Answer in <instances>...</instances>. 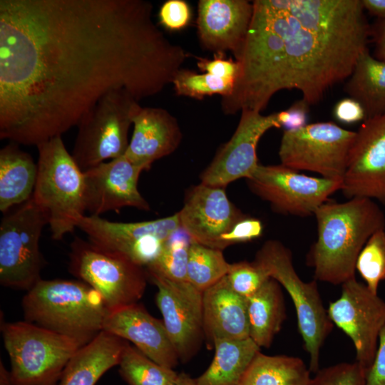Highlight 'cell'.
<instances>
[{
    "mask_svg": "<svg viewBox=\"0 0 385 385\" xmlns=\"http://www.w3.org/2000/svg\"><path fill=\"white\" fill-rule=\"evenodd\" d=\"M140 106L127 91L117 89L82 116L71 155L83 171L125 153L133 115Z\"/></svg>",
    "mask_w": 385,
    "mask_h": 385,
    "instance_id": "obj_9",
    "label": "cell"
},
{
    "mask_svg": "<svg viewBox=\"0 0 385 385\" xmlns=\"http://www.w3.org/2000/svg\"><path fill=\"white\" fill-rule=\"evenodd\" d=\"M365 385H385V325L380 332L377 349L366 373Z\"/></svg>",
    "mask_w": 385,
    "mask_h": 385,
    "instance_id": "obj_41",
    "label": "cell"
},
{
    "mask_svg": "<svg viewBox=\"0 0 385 385\" xmlns=\"http://www.w3.org/2000/svg\"><path fill=\"white\" fill-rule=\"evenodd\" d=\"M253 262L290 296L304 348L309 355V369L316 374L319 369L321 348L334 325L323 305L317 280L306 282L299 277L290 250L277 240L265 242Z\"/></svg>",
    "mask_w": 385,
    "mask_h": 385,
    "instance_id": "obj_7",
    "label": "cell"
},
{
    "mask_svg": "<svg viewBox=\"0 0 385 385\" xmlns=\"http://www.w3.org/2000/svg\"><path fill=\"white\" fill-rule=\"evenodd\" d=\"M263 225L262 222L247 215L238 220L232 230L222 240L221 248L223 250L227 247L236 244L251 241L262 235Z\"/></svg>",
    "mask_w": 385,
    "mask_h": 385,
    "instance_id": "obj_38",
    "label": "cell"
},
{
    "mask_svg": "<svg viewBox=\"0 0 385 385\" xmlns=\"http://www.w3.org/2000/svg\"><path fill=\"white\" fill-rule=\"evenodd\" d=\"M356 132L333 122H317L284 130L279 148L281 164L342 181Z\"/></svg>",
    "mask_w": 385,
    "mask_h": 385,
    "instance_id": "obj_11",
    "label": "cell"
},
{
    "mask_svg": "<svg viewBox=\"0 0 385 385\" xmlns=\"http://www.w3.org/2000/svg\"><path fill=\"white\" fill-rule=\"evenodd\" d=\"M215 354L198 385H240L260 347L250 338L222 339L213 344Z\"/></svg>",
    "mask_w": 385,
    "mask_h": 385,
    "instance_id": "obj_27",
    "label": "cell"
},
{
    "mask_svg": "<svg viewBox=\"0 0 385 385\" xmlns=\"http://www.w3.org/2000/svg\"><path fill=\"white\" fill-rule=\"evenodd\" d=\"M340 190L348 199L385 205V113L364 120L356 132Z\"/></svg>",
    "mask_w": 385,
    "mask_h": 385,
    "instance_id": "obj_17",
    "label": "cell"
},
{
    "mask_svg": "<svg viewBox=\"0 0 385 385\" xmlns=\"http://www.w3.org/2000/svg\"><path fill=\"white\" fill-rule=\"evenodd\" d=\"M197 67L204 73L216 77L235 81L239 73L238 63L226 58L224 54H215L212 58H197Z\"/></svg>",
    "mask_w": 385,
    "mask_h": 385,
    "instance_id": "obj_39",
    "label": "cell"
},
{
    "mask_svg": "<svg viewBox=\"0 0 385 385\" xmlns=\"http://www.w3.org/2000/svg\"><path fill=\"white\" fill-rule=\"evenodd\" d=\"M143 170L124 154L83 171L86 211L100 216L123 207L149 210L148 202L138 189Z\"/></svg>",
    "mask_w": 385,
    "mask_h": 385,
    "instance_id": "obj_19",
    "label": "cell"
},
{
    "mask_svg": "<svg viewBox=\"0 0 385 385\" xmlns=\"http://www.w3.org/2000/svg\"><path fill=\"white\" fill-rule=\"evenodd\" d=\"M235 61L233 98L260 112L282 90L309 106L351 75L368 48L371 25L361 0H256Z\"/></svg>",
    "mask_w": 385,
    "mask_h": 385,
    "instance_id": "obj_2",
    "label": "cell"
},
{
    "mask_svg": "<svg viewBox=\"0 0 385 385\" xmlns=\"http://www.w3.org/2000/svg\"><path fill=\"white\" fill-rule=\"evenodd\" d=\"M366 376L358 362H343L319 369L312 385H365Z\"/></svg>",
    "mask_w": 385,
    "mask_h": 385,
    "instance_id": "obj_36",
    "label": "cell"
},
{
    "mask_svg": "<svg viewBox=\"0 0 385 385\" xmlns=\"http://www.w3.org/2000/svg\"><path fill=\"white\" fill-rule=\"evenodd\" d=\"M230 264L222 250L192 242L187 266V282L203 292L227 274Z\"/></svg>",
    "mask_w": 385,
    "mask_h": 385,
    "instance_id": "obj_30",
    "label": "cell"
},
{
    "mask_svg": "<svg viewBox=\"0 0 385 385\" xmlns=\"http://www.w3.org/2000/svg\"><path fill=\"white\" fill-rule=\"evenodd\" d=\"M178 214L192 242L220 250L222 238L245 215L230 202L225 188L201 183L188 192Z\"/></svg>",
    "mask_w": 385,
    "mask_h": 385,
    "instance_id": "obj_18",
    "label": "cell"
},
{
    "mask_svg": "<svg viewBox=\"0 0 385 385\" xmlns=\"http://www.w3.org/2000/svg\"><path fill=\"white\" fill-rule=\"evenodd\" d=\"M26 322L68 337L82 347L103 330L109 313L101 294L85 282L39 280L24 296Z\"/></svg>",
    "mask_w": 385,
    "mask_h": 385,
    "instance_id": "obj_4",
    "label": "cell"
},
{
    "mask_svg": "<svg viewBox=\"0 0 385 385\" xmlns=\"http://www.w3.org/2000/svg\"><path fill=\"white\" fill-rule=\"evenodd\" d=\"M357 270L367 287L378 294L385 280V229L375 232L366 241L356 262Z\"/></svg>",
    "mask_w": 385,
    "mask_h": 385,
    "instance_id": "obj_34",
    "label": "cell"
},
{
    "mask_svg": "<svg viewBox=\"0 0 385 385\" xmlns=\"http://www.w3.org/2000/svg\"><path fill=\"white\" fill-rule=\"evenodd\" d=\"M37 164L11 143L0 150V210L4 214L29 200L34 193Z\"/></svg>",
    "mask_w": 385,
    "mask_h": 385,
    "instance_id": "obj_25",
    "label": "cell"
},
{
    "mask_svg": "<svg viewBox=\"0 0 385 385\" xmlns=\"http://www.w3.org/2000/svg\"><path fill=\"white\" fill-rule=\"evenodd\" d=\"M125 342L103 330L72 357L61 374L59 385H95L108 369L118 365Z\"/></svg>",
    "mask_w": 385,
    "mask_h": 385,
    "instance_id": "obj_24",
    "label": "cell"
},
{
    "mask_svg": "<svg viewBox=\"0 0 385 385\" xmlns=\"http://www.w3.org/2000/svg\"><path fill=\"white\" fill-rule=\"evenodd\" d=\"M225 277L232 289L246 299L254 294L270 278L253 261L230 264Z\"/></svg>",
    "mask_w": 385,
    "mask_h": 385,
    "instance_id": "obj_35",
    "label": "cell"
},
{
    "mask_svg": "<svg viewBox=\"0 0 385 385\" xmlns=\"http://www.w3.org/2000/svg\"><path fill=\"white\" fill-rule=\"evenodd\" d=\"M204 336L212 344L250 337L247 299L234 292L226 277L202 292Z\"/></svg>",
    "mask_w": 385,
    "mask_h": 385,
    "instance_id": "obj_23",
    "label": "cell"
},
{
    "mask_svg": "<svg viewBox=\"0 0 385 385\" xmlns=\"http://www.w3.org/2000/svg\"><path fill=\"white\" fill-rule=\"evenodd\" d=\"M317 238L307 255L314 279L334 285L355 277L358 256L375 232L385 229V215L374 200L354 197L325 202L315 212Z\"/></svg>",
    "mask_w": 385,
    "mask_h": 385,
    "instance_id": "obj_3",
    "label": "cell"
},
{
    "mask_svg": "<svg viewBox=\"0 0 385 385\" xmlns=\"http://www.w3.org/2000/svg\"><path fill=\"white\" fill-rule=\"evenodd\" d=\"M309 105L302 99L294 102L288 109L277 113L278 121L285 130H294L307 125Z\"/></svg>",
    "mask_w": 385,
    "mask_h": 385,
    "instance_id": "obj_40",
    "label": "cell"
},
{
    "mask_svg": "<svg viewBox=\"0 0 385 385\" xmlns=\"http://www.w3.org/2000/svg\"><path fill=\"white\" fill-rule=\"evenodd\" d=\"M247 180L252 192L274 210L300 217L314 215L342 188L340 180L307 176L282 164L259 165Z\"/></svg>",
    "mask_w": 385,
    "mask_h": 385,
    "instance_id": "obj_12",
    "label": "cell"
},
{
    "mask_svg": "<svg viewBox=\"0 0 385 385\" xmlns=\"http://www.w3.org/2000/svg\"><path fill=\"white\" fill-rule=\"evenodd\" d=\"M157 287L156 304L179 359L187 361L198 351L204 336L202 292L187 281L148 272Z\"/></svg>",
    "mask_w": 385,
    "mask_h": 385,
    "instance_id": "obj_15",
    "label": "cell"
},
{
    "mask_svg": "<svg viewBox=\"0 0 385 385\" xmlns=\"http://www.w3.org/2000/svg\"><path fill=\"white\" fill-rule=\"evenodd\" d=\"M12 385H54L81 347L75 340L24 321L1 326Z\"/></svg>",
    "mask_w": 385,
    "mask_h": 385,
    "instance_id": "obj_6",
    "label": "cell"
},
{
    "mask_svg": "<svg viewBox=\"0 0 385 385\" xmlns=\"http://www.w3.org/2000/svg\"><path fill=\"white\" fill-rule=\"evenodd\" d=\"M312 382L310 371L300 358L260 351L240 385H312Z\"/></svg>",
    "mask_w": 385,
    "mask_h": 385,
    "instance_id": "obj_29",
    "label": "cell"
},
{
    "mask_svg": "<svg viewBox=\"0 0 385 385\" xmlns=\"http://www.w3.org/2000/svg\"><path fill=\"white\" fill-rule=\"evenodd\" d=\"M118 365L128 385H165L177 374L173 369L155 363L126 342Z\"/></svg>",
    "mask_w": 385,
    "mask_h": 385,
    "instance_id": "obj_31",
    "label": "cell"
},
{
    "mask_svg": "<svg viewBox=\"0 0 385 385\" xmlns=\"http://www.w3.org/2000/svg\"><path fill=\"white\" fill-rule=\"evenodd\" d=\"M272 128H282L277 113L264 115L260 112L242 110L232 136L200 175L201 183L225 188L236 180L249 178L260 165L257 156L258 143Z\"/></svg>",
    "mask_w": 385,
    "mask_h": 385,
    "instance_id": "obj_16",
    "label": "cell"
},
{
    "mask_svg": "<svg viewBox=\"0 0 385 385\" xmlns=\"http://www.w3.org/2000/svg\"><path fill=\"white\" fill-rule=\"evenodd\" d=\"M69 270L101 294L109 312L138 303L146 288L143 266L78 237L71 244Z\"/></svg>",
    "mask_w": 385,
    "mask_h": 385,
    "instance_id": "obj_8",
    "label": "cell"
},
{
    "mask_svg": "<svg viewBox=\"0 0 385 385\" xmlns=\"http://www.w3.org/2000/svg\"><path fill=\"white\" fill-rule=\"evenodd\" d=\"M334 115L338 121L346 124L365 120V113L361 106L349 97L341 99L336 103Z\"/></svg>",
    "mask_w": 385,
    "mask_h": 385,
    "instance_id": "obj_42",
    "label": "cell"
},
{
    "mask_svg": "<svg viewBox=\"0 0 385 385\" xmlns=\"http://www.w3.org/2000/svg\"><path fill=\"white\" fill-rule=\"evenodd\" d=\"M143 0H0V138L37 146L108 92H161L188 53Z\"/></svg>",
    "mask_w": 385,
    "mask_h": 385,
    "instance_id": "obj_1",
    "label": "cell"
},
{
    "mask_svg": "<svg viewBox=\"0 0 385 385\" xmlns=\"http://www.w3.org/2000/svg\"><path fill=\"white\" fill-rule=\"evenodd\" d=\"M133 134L125 155L144 170L173 153L182 140L176 118L161 108L139 106L132 118Z\"/></svg>",
    "mask_w": 385,
    "mask_h": 385,
    "instance_id": "obj_22",
    "label": "cell"
},
{
    "mask_svg": "<svg viewBox=\"0 0 385 385\" xmlns=\"http://www.w3.org/2000/svg\"><path fill=\"white\" fill-rule=\"evenodd\" d=\"M48 218L33 197L4 213L0 224V282L29 290L41 280L39 240Z\"/></svg>",
    "mask_w": 385,
    "mask_h": 385,
    "instance_id": "obj_10",
    "label": "cell"
},
{
    "mask_svg": "<svg viewBox=\"0 0 385 385\" xmlns=\"http://www.w3.org/2000/svg\"><path fill=\"white\" fill-rule=\"evenodd\" d=\"M37 177L33 198L48 218L53 240L73 232L85 216L83 171L67 150L61 136L37 146Z\"/></svg>",
    "mask_w": 385,
    "mask_h": 385,
    "instance_id": "obj_5",
    "label": "cell"
},
{
    "mask_svg": "<svg viewBox=\"0 0 385 385\" xmlns=\"http://www.w3.org/2000/svg\"><path fill=\"white\" fill-rule=\"evenodd\" d=\"M172 83L177 95L199 100L216 94L226 97L232 93L235 86L234 81L185 68L178 71Z\"/></svg>",
    "mask_w": 385,
    "mask_h": 385,
    "instance_id": "obj_33",
    "label": "cell"
},
{
    "mask_svg": "<svg viewBox=\"0 0 385 385\" xmlns=\"http://www.w3.org/2000/svg\"><path fill=\"white\" fill-rule=\"evenodd\" d=\"M253 14L246 0H200L197 34L202 46L215 54L232 52L235 58L245 42Z\"/></svg>",
    "mask_w": 385,
    "mask_h": 385,
    "instance_id": "obj_20",
    "label": "cell"
},
{
    "mask_svg": "<svg viewBox=\"0 0 385 385\" xmlns=\"http://www.w3.org/2000/svg\"><path fill=\"white\" fill-rule=\"evenodd\" d=\"M192 241L180 227L166 242L156 260L147 267L148 272L155 273L177 282L187 281V266Z\"/></svg>",
    "mask_w": 385,
    "mask_h": 385,
    "instance_id": "obj_32",
    "label": "cell"
},
{
    "mask_svg": "<svg viewBox=\"0 0 385 385\" xmlns=\"http://www.w3.org/2000/svg\"><path fill=\"white\" fill-rule=\"evenodd\" d=\"M363 8L377 19H385V0H361Z\"/></svg>",
    "mask_w": 385,
    "mask_h": 385,
    "instance_id": "obj_44",
    "label": "cell"
},
{
    "mask_svg": "<svg viewBox=\"0 0 385 385\" xmlns=\"http://www.w3.org/2000/svg\"><path fill=\"white\" fill-rule=\"evenodd\" d=\"M370 37L374 46L373 56L385 61V19H376L371 26Z\"/></svg>",
    "mask_w": 385,
    "mask_h": 385,
    "instance_id": "obj_43",
    "label": "cell"
},
{
    "mask_svg": "<svg viewBox=\"0 0 385 385\" xmlns=\"http://www.w3.org/2000/svg\"><path fill=\"white\" fill-rule=\"evenodd\" d=\"M77 227L91 242L121 253L147 267L156 260L180 225L177 212L160 219L135 222H117L100 216L85 215Z\"/></svg>",
    "mask_w": 385,
    "mask_h": 385,
    "instance_id": "obj_13",
    "label": "cell"
},
{
    "mask_svg": "<svg viewBox=\"0 0 385 385\" xmlns=\"http://www.w3.org/2000/svg\"><path fill=\"white\" fill-rule=\"evenodd\" d=\"M165 385H198L196 379L184 372L178 374Z\"/></svg>",
    "mask_w": 385,
    "mask_h": 385,
    "instance_id": "obj_45",
    "label": "cell"
},
{
    "mask_svg": "<svg viewBox=\"0 0 385 385\" xmlns=\"http://www.w3.org/2000/svg\"><path fill=\"white\" fill-rule=\"evenodd\" d=\"M103 330L133 342L144 355L163 366L173 369L178 364V355L163 322L138 303L109 312Z\"/></svg>",
    "mask_w": 385,
    "mask_h": 385,
    "instance_id": "obj_21",
    "label": "cell"
},
{
    "mask_svg": "<svg viewBox=\"0 0 385 385\" xmlns=\"http://www.w3.org/2000/svg\"><path fill=\"white\" fill-rule=\"evenodd\" d=\"M250 337L260 347L270 348L286 319L281 285L270 277L247 298Z\"/></svg>",
    "mask_w": 385,
    "mask_h": 385,
    "instance_id": "obj_26",
    "label": "cell"
},
{
    "mask_svg": "<svg viewBox=\"0 0 385 385\" xmlns=\"http://www.w3.org/2000/svg\"><path fill=\"white\" fill-rule=\"evenodd\" d=\"M160 24L170 31H178L187 26L191 19L188 4L183 0H168L159 11Z\"/></svg>",
    "mask_w": 385,
    "mask_h": 385,
    "instance_id": "obj_37",
    "label": "cell"
},
{
    "mask_svg": "<svg viewBox=\"0 0 385 385\" xmlns=\"http://www.w3.org/2000/svg\"><path fill=\"white\" fill-rule=\"evenodd\" d=\"M344 91L363 108L365 120L385 113V61L376 58L369 48L357 58Z\"/></svg>",
    "mask_w": 385,
    "mask_h": 385,
    "instance_id": "obj_28",
    "label": "cell"
},
{
    "mask_svg": "<svg viewBox=\"0 0 385 385\" xmlns=\"http://www.w3.org/2000/svg\"><path fill=\"white\" fill-rule=\"evenodd\" d=\"M327 313L332 322L352 341L356 361L367 373L385 325V301L353 277L342 284V293L329 303Z\"/></svg>",
    "mask_w": 385,
    "mask_h": 385,
    "instance_id": "obj_14",
    "label": "cell"
}]
</instances>
